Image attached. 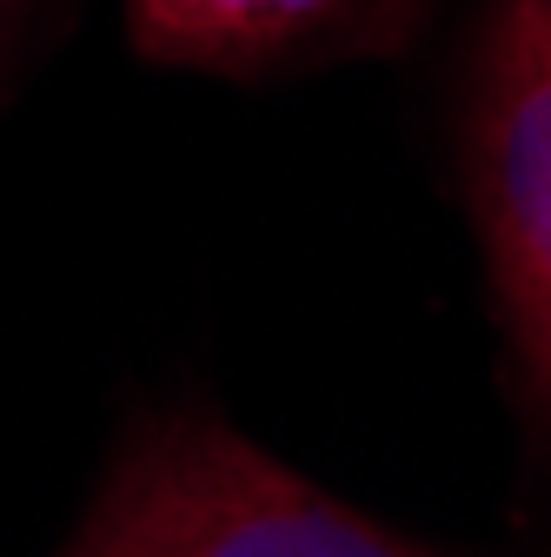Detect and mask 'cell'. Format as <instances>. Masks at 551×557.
<instances>
[{
	"mask_svg": "<svg viewBox=\"0 0 551 557\" xmlns=\"http://www.w3.org/2000/svg\"><path fill=\"white\" fill-rule=\"evenodd\" d=\"M53 557H452L372 524L199 405L147 411L113 445Z\"/></svg>",
	"mask_w": 551,
	"mask_h": 557,
	"instance_id": "6da1fadb",
	"label": "cell"
},
{
	"mask_svg": "<svg viewBox=\"0 0 551 557\" xmlns=\"http://www.w3.org/2000/svg\"><path fill=\"white\" fill-rule=\"evenodd\" d=\"M445 113L512 366L551 438V0H465Z\"/></svg>",
	"mask_w": 551,
	"mask_h": 557,
	"instance_id": "7a4b0ae2",
	"label": "cell"
},
{
	"mask_svg": "<svg viewBox=\"0 0 551 557\" xmlns=\"http://www.w3.org/2000/svg\"><path fill=\"white\" fill-rule=\"evenodd\" d=\"M439 0H126V40L154 66L220 81L313 74L405 53Z\"/></svg>",
	"mask_w": 551,
	"mask_h": 557,
	"instance_id": "3957f363",
	"label": "cell"
},
{
	"mask_svg": "<svg viewBox=\"0 0 551 557\" xmlns=\"http://www.w3.org/2000/svg\"><path fill=\"white\" fill-rule=\"evenodd\" d=\"M34 8H40V0H0V74L21 60V40H27Z\"/></svg>",
	"mask_w": 551,
	"mask_h": 557,
	"instance_id": "277c9868",
	"label": "cell"
}]
</instances>
